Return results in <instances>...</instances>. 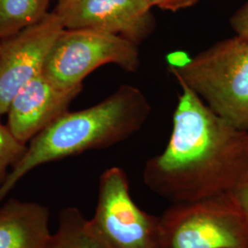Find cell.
<instances>
[{"label": "cell", "instance_id": "1", "mask_svg": "<svg viewBox=\"0 0 248 248\" xmlns=\"http://www.w3.org/2000/svg\"><path fill=\"white\" fill-rule=\"evenodd\" d=\"M166 149L147 160L143 181L171 203L234 192L248 181V132L235 129L180 85Z\"/></svg>", "mask_w": 248, "mask_h": 248}, {"label": "cell", "instance_id": "2", "mask_svg": "<svg viewBox=\"0 0 248 248\" xmlns=\"http://www.w3.org/2000/svg\"><path fill=\"white\" fill-rule=\"evenodd\" d=\"M151 107L142 91L124 85L97 105L58 117L29 142L26 151L0 187V204L31 170L50 162L102 149L141 130Z\"/></svg>", "mask_w": 248, "mask_h": 248}, {"label": "cell", "instance_id": "3", "mask_svg": "<svg viewBox=\"0 0 248 248\" xmlns=\"http://www.w3.org/2000/svg\"><path fill=\"white\" fill-rule=\"evenodd\" d=\"M170 71L215 114L248 132V40L239 35L221 41Z\"/></svg>", "mask_w": 248, "mask_h": 248}, {"label": "cell", "instance_id": "4", "mask_svg": "<svg viewBox=\"0 0 248 248\" xmlns=\"http://www.w3.org/2000/svg\"><path fill=\"white\" fill-rule=\"evenodd\" d=\"M161 248H248V219L233 192L172 204L159 217Z\"/></svg>", "mask_w": 248, "mask_h": 248}, {"label": "cell", "instance_id": "5", "mask_svg": "<svg viewBox=\"0 0 248 248\" xmlns=\"http://www.w3.org/2000/svg\"><path fill=\"white\" fill-rule=\"evenodd\" d=\"M108 63L137 71L141 63L138 45L114 34L64 29L48 54L43 75L59 88H82L89 74Z\"/></svg>", "mask_w": 248, "mask_h": 248}, {"label": "cell", "instance_id": "6", "mask_svg": "<svg viewBox=\"0 0 248 248\" xmlns=\"http://www.w3.org/2000/svg\"><path fill=\"white\" fill-rule=\"evenodd\" d=\"M91 229L111 248H161L159 217L144 213L130 193L126 173L118 167L100 176Z\"/></svg>", "mask_w": 248, "mask_h": 248}, {"label": "cell", "instance_id": "7", "mask_svg": "<svg viewBox=\"0 0 248 248\" xmlns=\"http://www.w3.org/2000/svg\"><path fill=\"white\" fill-rule=\"evenodd\" d=\"M63 30L61 19L52 11L0 40V116L7 113L20 89L43 74L48 54Z\"/></svg>", "mask_w": 248, "mask_h": 248}, {"label": "cell", "instance_id": "8", "mask_svg": "<svg viewBox=\"0 0 248 248\" xmlns=\"http://www.w3.org/2000/svg\"><path fill=\"white\" fill-rule=\"evenodd\" d=\"M148 0H58L53 11L66 30H91L141 45L155 30Z\"/></svg>", "mask_w": 248, "mask_h": 248}, {"label": "cell", "instance_id": "9", "mask_svg": "<svg viewBox=\"0 0 248 248\" xmlns=\"http://www.w3.org/2000/svg\"><path fill=\"white\" fill-rule=\"evenodd\" d=\"M81 90L82 88H59L42 74L20 89L10 102L7 127L18 141L27 145L68 111L70 103Z\"/></svg>", "mask_w": 248, "mask_h": 248}, {"label": "cell", "instance_id": "10", "mask_svg": "<svg viewBox=\"0 0 248 248\" xmlns=\"http://www.w3.org/2000/svg\"><path fill=\"white\" fill-rule=\"evenodd\" d=\"M51 235L44 205L18 200L0 205V248H45Z\"/></svg>", "mask_w": 248, "mask_h": 248}, {"label": "cell", "instance_id": "11", "mask_svg": "<svg viewBox=\"0 0 248 248\" xmlns=\"http://www.w3.org/2000/svg\"><path fill=\"white\" fill-rule=\"evenodd\" d=\"M45 248H111L91 229L78 209L70 207L59 214L58 227Z\"/></svg>", "mask_w": 248, "mask_h": 248}, {"label": "cell", "instance_id": "12", "mask_svg": "<svg viewBox=\"0 0 248 248\" xmlns=\"http://www.w3.org/2000/svg\"><path fill=\"white\" fill-rule=\"evenodd\" d=\"M51 0H0V40L14 35L48 13Z\"/></svg>", "mask_w": 248, "mask_h": 248}, {"label": "cell", "instance_id": "13", "mask_svg": "<svg viewBox=\"0 0 248 248\" xmlns=\"http://www.w3.org/2000/svg\"><path fill=\"white\" fill-rule=\"evenodd\" d=\"M26 148V144L18 141L7 125L0 123V187Z\"/></svg>", "mask_w": 248, "mask_h": 248}, {"label": "cell", "instance_id": "14", "mask_svg": "<svg viewBox=\"0 0 248 248\" xmlns=\"http://www.w3.org/2000/svg\"><path fill=\"white\" fill-rule=\"evenodd\" d=\"M230 23L236 35L248 40V0L232 16Z\"/></svg>", "mask_w": 248, "mask_h": 248}, {"label": "cell", "instance_id": "15", "mask_svg": "<svg viewBox=\"0 0 248 248\" xmlns=\"http://www.w3.org/2000/svg\"><path fill=\"white\" fill-rule=\"evenodd\" d=\"M200 0H148L153 8L176 12L192 7Z\"/></svg>", "mask_w": 248, "mask_h": 248}, {"label": "cell", "instance_id": "16", "mask_svg": "<svg viewBox=\"0 0 248 248\" xmlns=\"http://www.w3.org/2000/svg\"><path fill=\"white\" fill-rule=\"evenodd\" d=\"M233 194L248 219V181L238 187Z\"/></svg>", "mask_w": 248, "mask_h": 248}]
</instances>
